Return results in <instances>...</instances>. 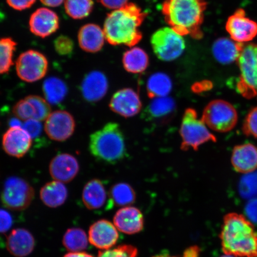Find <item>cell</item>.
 I'll return each mask as SVG.
<instances>
[{"instance_id":"cell-1","label":"cell","mask_w":257,"mask_h":257,"mask_svg":"<svg viewBox=\"0 0 257 257\" xmlns=\"http://www.w3.org/2000/svg\"><path fill=\"white\" fill-rule=\"evenodd\" d=\"M147 14L134 3L114 10L106 17L103 31L105 40L112 46L133 47L142 39L140 30Z\"/></svg>"},{"instance_id":"cell-2","label":"cell","mask_w":257,"mask_h":257,"mask_svg":"<svg viewBox=\"0 0 257 257\" xmlns=\"http://www.w3.org/2000/svg\"><path fill=\"white\" fill-rule=\"evenodd\" d=\"M225 254L257 256V232L251 221L243 215L231 213L224 217L220 234Z\"/></svg>"},{"instance_id":"cell-3","label":"cell","mask_w":257,"mask_h":257,"mask_svg":"<svg viewBox=\"0 0 257 257\" xmlns=\"http://www.w3.org/2000/svg\"><path fill=\"white\" fill-rule=\"evenodd\" d=\"M207 7L205 0H165L162 13L167 23L177 33L200 40L203 37L201 27Z\"/></svg>"},{"instance_id":"cell-4","label":"cell","mask_w":257,"mask_h":257,"mask_svg":"<svg viewBox=\"0 0 257 257\" xmlns=\"http://www.w3.org/2000/svg\"><path fill=\"white\" fill-rule=\"evenodd\" d=\"M89 149L92 155L102 162L114 164L123 160L126 149L119 125L110 122L93 133L90 136Z\"/></svg>"},{"instance_id":"cell-5","label":"cell","mask_w":257,"mask_h":257,"mask_svg":"<svg viewBox=\"0 0 257 257\" xmlns=\"http://www.w3.org/2000/svg\"><path fill=\"white\" fill-rule=\"evenodd\" d=\"M236 63L240 72L237 90L247 99L257 98V44H243Z\"/></svg>"},{"instance_id":"cell-6","label":"cell","mask_w":257,"mask_h":257,"mask_svg":"<svg viewBox=\"0 0 257 257\" xmlns=\"http://www.w3.org/2000/svg\"><path fill=\"white\" fill-rule=\"evenodd\" d=\"M180 135L182 138L181 149L197 151L202 145L216 142V137L209 131L202 118L198 117L197 111L193 108L186 109L183 115Z\"/></svg>"},{"instance_id":"cell-7","label":"cell","mask_w":257,"mask_h":257,"mask_svg":"<svg viewBox=\"0 0 257 257\" xmlns=\"http://www.w3.org/2000/svg\"><path fill=\"white\" fill-rule=\"evenodd\" d=\"M202 119L211 130L225 133L236 126L238 114L230 102L223 99H215L205 107Z\"/></svg>"},{"instance_id":"cell-8","label":"cell","mask_w":257,"mask_h":257,"mask_svg":"<svg viewBox=\"0 0 257 257\" xmlns=\"http://www.w3.org/2000/svg\"><path fill=\"white\" fill-rule=\"evenodd\" d=\"M151 44L156 56L164 62L178 59L186 47L183 36L169 27L161 28L154 32Z\"/></svg>"},{"instance_id":"cell-9","label":"cell","mask_w":257,"mask_h":257,"mask_svg":"<svg viewBox=\"0 0 257 257\" xmlns=\"http://www.w3.org/2000/svg\"><path fill=\"white\" fill-rule=\"evenodd\" d=\"M34 195V188L27 181L17 176H11L5 182L2 201L6 208L22 211L30 206Z\"/></svg>"},{"instance_id":"cell-10","label":"cell","mask_w":257,"mask_h":257,"mask_svg":"<svg viewBox=\"0 0 257 257\" xmlns=\"http://www.w3.org/2000/svg\"><path fill=\"white\" fill-rule=\"evenodd\" d=\"M16 73L23 81L33 83L47 75L48 61L44 54L30 50L21 54L16 62Z\"/></svg>"},{"instance_id":"cell-11","label":"cell","mask_w":257,"mask_h":257,"mask_svg":"<svg viewBox=\"0 0 257 257\" xmlns=\"http://www.w3.org/2000/svg\"><path fill=\"white\" fill-rule=\"evenodd\" d=\"M226 30L231 39L237 43H250L257 36V23L247 17L245 10L237 9L229 16Z\"/></svg>"},{"instance_id":"cell-12","label":"cell","mask_w":257,"mask_h":257,"mask_svg":"<svg viewBox=\"0 0 257 257\" xmlns=\"http://www.w3.org/2000/svg\"><path fill=\"white\" fill-rule=\"evenodd\" d=\"M13 112L21 120L34 119L43 121L51 113V108L46 99L31 95L19 100L13 108Z\"/></svg>"},{"instance_id":"cell-13","label":"cell","mask_w":257,"mask_h":257,"mask_svg":"<svg viewBox=\"0 0 257 257\" xmlns=\"http://www.w3.org/2000/svg\"><path fill=\"white\" fill-rule=\"evenodd\" d=\"M44 131L50 139L63 142L73 136L76 122L68 111L57 110L51 112L45 120Z\"/></svg>"},{"instance_id":"cell-14","label":"cell","mask_w":257,"mask_h":257,"mask_svg":"<svg viewBox=\"0 0 257 257\" xmlns=\"http://www.w3.org/2000/svg\"><path fill=\"white\" fill-rule=\"evenodd\" d=\"M32 140L30 134L22 126L10 127L3 136V149L9 156L20 159L30 150Z\"/></svg>"},{"instance_id":"cell-15","label":"cell","mask_w":257,"mask_h":257,"mask_svg":"<svg viewBox=\"0 0 257 257\" xmlns=\"http://www.w3.org/2000/svg\"><path fill=\"white\" fill-rule=\"evenodd\" d=\"M142 106L139 94L131 88L118 90L112 96L109 104L111 111L125 118L139 113Z\"/></svg>"},{"instance_id":"cell-16","label":"cell","mask_w":257,"mask_h":257,"mask_svg":"<svg viewBox=\"0 0 257 257\" xmlns=\"http://www.w3.org/2000/svg\"><path fill=\"white\" fill-rule=\"evenodd\" d=\"M29 26L30 31L35 36L45 38L59 30L60 19L55 12L41 8L37 9L31 15Z\"/></svg>"},{"instance_id":"cell-17","label":"cell","mask_w":257,"mask_h":257,"mask_svg":"<svg viewBox=\"0 0 257 257\" xmlns=\"http://www.w3.org/2000/svg\"><path fill=\"white\" fill-rule=\"evenodd\" d=\"M119 238L118 230L110 221L102 219L96 221L90 227L89 242L99 249H111Z\"/></svg>"},{"instance_id":"cell-18","label":"cell","mask_w":257,"mask_h":257,"mask_svg":"<svg viewBox=\"0 0 257 257\" xmlns=\"http://www.w3.org/2000/svg\"><path fill=\"white\" fill-rule=\"evenodd\" d=\"M78 160L71 154H60L54 157L49 165V172L52 178L62 183L71 182L79 172Z\"/></svg>"},{"instance_id":"cell-19","label":"cell","mask_w":257,"mask_h":257,"mask_svg":"<svg viewBox=\"0 0 257 257\" xmlns=\"http://www.w3.org/2000/svg\"><path fill=\"white\" fill-rule=\"evenodd\" d=\"M108 89L107 77L99 71L88 73L83 78L80 86L83 98L89 102L101 100L107 94Z\"/></svg>"},{"instance_id":"cell-20","label":"cell","mask_w":257,"mask_h":257,"mask_svg":"<svg viewBox=\"0 0 257 257\" xmlns=\"http://www.w3.org/2000/svg\"><path fill=\"white\" fill-rule=\"evenodd\" d=\"M113 223L120 232L134 234L143 230L144 219L139 209L127 206L121 208L116 212L113 218Z\"/></svg>"},{"instance_id":"cell-21","label":"cell","mask_w":257,"mask_h":257,"mask_svg":"<svg viewBox=\"0 0 257 257\" xmlns=\"http://www.w3.org/2000/svg\"><path fill=\"white\" fill-rule=\"evenodd\" d=\"M231 163L235 171L243 175L255 171L257 169V147L250 143L234 147Z\"/></svg>"},{"instance_id":"cell-22","label":"cell","mask_w":257,"mask_h":257,"mask_svg":"<svg viewBox=\"0 0 257 257\" xmlns=\"http://www.w3.org/2000/svg\"><path fill=\"white\" fill-rule=\"evenodd\" d=\"M35 240L30 231L25 229L13 230L6 239V248L16 257H25L33 251Z\"/></svg>"},{"instance_id":"cell-23","label":"cell","mask_w":257,"mask_h":257,"mask_svg":"<svg viewBox=\"0 0 257 257\" xmlns=\"http://www.w3.org/2000/svg\"><path fill=\"white\" fill-rule=\"evenodd\" d=\"M78 38L80 48L85 52L91 53L100 51L105 40L103 30L94 24L82 26L78 32Z\"/></svg>"},{"instance_id":"cell-24","label":"cell","mask_w":257,"mask_h":257,"mask_svg":"<svg viewBox=\"0 0 257 257\" xmlns=\"http://www.w3.org/2000/svg\"><path fill=\"white\" fill-rule=\"evenodd\" d=\"M176 111L174 100L169 96L153 98L146 110V117L157 123H167Z\"/></svg>"},{"instance_id":"cell-25","label":"cell","mask_w":257,"mask_h":257,"mask_svg":"<svg viewBox=\"0 0 257 257\" xmlns=\"http://www.w3.org/2000/svg\"><path fill=\"white\" fill-rule=\"evenodd\" d=\"M82 197L83 204L89 210H99L107 202V193L100 180L94 179L86 183Z\"/></svg>"},{"instance_id":"cell-26","label":"cell","mask_w":257,"mask_h":257,"mask_svg":"<svg viewBox=\"0 0 257 257\" xmlns=\"http://www.w3.org/2000/svg\"><path fill=\"white\" fill-rule=\"evenodd\" d=\"M242 44L236 43L231 38H218L215 41L212 47V53L215 59L221 64H229L236 62Z\"/></svg>"},{"instance_id":"cell-27","label":"cell","mask_w":257,"mask_h":257,"mask_svg":"<svg viewBox=\"0 0 257 257\" xmlns=\"http://www.w3.org/2000/svg\"><path fill=\"white\" fill-rule=\"evenodd\" d=\"M68 197V191L64 183L54 181L47 183L40 191V198L46 206L57 208L62 205Z\"/></svg>"},{"instance_id":"cell-28","label":"cell","mask_w":257,"mask_h":257,"mask_svg":"<svg viewBox=\"0 0 257 257\" xmlns=\"http://www.w3.org/2000/svg\"><path fill=\"white\" fill-rule=\"evenodd\" d=\"M122 62L127 72L141 73L149 67V57L142 48L133 47L124 53Z\"/></svg>"},{"instance_id":"cell-29","label":"cell","mask_w":257,"mask_h":257,"mask_svg":"<svg viewBox=\"0 0 257 257\" xmlns=\"http://www.w3.org/2000/svg\"><path fill=\"white\" fill-rule=\"evenodd\" d=\"M172 89V80L165 73H154L147 80V94L151 98L168 96Z\"/></svg>"},{"instance_id":"cell-30","label":"cell","mask_w":257,"mask_h":257,"mask_svg":"<svg viewBox=\"0 0 257 257\" xmlns=\"http://www.w3.org/2000/svg\"><path fill=\"white\" fill-rule=\"evenodd\" d=\"M136 200L134 189L126 183H118L112 186L109 192L110 205L117 206L127 207L133 204Z\"/></svg>"},{"instance_id":"cell-31","label":"cell","mask_w":257,"mask_h":257,"mask_svg":"<svg viewBox=\"0 0 257 257\" xmlns=\"http://www.w3.org/2000/svg\"><path fill=\"white\" fill-rule=\"evenodd\" d=\"M43 90L45 99L50 104H57L65 98L67 86L62 79L56 77H50L45 80Z\"/></svg>"},{"instance_id":"cell-32","label":"cell","mask_w":257,"mask_h":257,"mask_svg":"<svg viewBox=\"0 0 257 257\" xmlns=\"http://www.w3.org/2000/svg\"><path fill=\"white\" fill-rule=\"evenodd\" d=\"M88 243L87 234L80 228L69 229L63 237V245L70 252H81L87 248Z\"/></svg>"},{"instance_id":"cell-33","label":"cell","mask_w":257,"mask_h":257,"mask_svg":"<svg viewBox=\"0 0 257 257\" xmlns=\"http://www.w3.org/2000/svg\"><path fill=\"white\" fill-rule=\"evenodd\" d=\"M92 0H65L64 9L67 15L75 20L87 18L94 9Z\"/></svg>"},{"instance_id":"cell-34","label":"cell","mask_w":257,"mask_h":257,"mask_svg":"<svg viewBox=\"0 0 257 257\" xmlns=\"http://www.w3.org/2000/svg\"><path fill=\"white\" fill-rule=\"evenodd\" d=\"M17 43L12 38H0V75L9 72L14 65V53Z\"/></svg>"},{"instance_id":"cell-35","label":"cell","mask_w":257,"mask_h":257,"mask_svg":"<svg viewBox=\"0 0 257 257\" xmlns=\"http://www.w3.org/2000/svg\"><path fill=\"white\" fill-rule=\"evenodd\" d=\"M239 191L243 197L257 195V171L243 175L239 183Z\"/></svg>"},{"instance_id":"cell-36","label":"cell","mask_w":257,"mask_h":257,"mask_svg":"<svg viewBox=\"0 0 257 257\" xmlns=\"http://www.w3.org/2000/svg\"><path fill=\"white\" fill-rule=\"evenodd\" d=\"M138 249L131 245H122L116 248L103 250L97 257H137Z\"/></svg>"},{"instance_id":"cell-37","label":"cell","mask_w":257,"mask_h":257,"mask_svg":"<svg viewBox=\"0 0 257 257\" xmlns=\"http://www.w3.org/2000/svg\"><path fill=\"white\" fill-rule=\"evenodd\" d=\"M54 47L60 56H69L73 53L75 44L73 40L66 35H60L54 41Z\"/></svg>"},{"instance_id":"cell-38","label":"cell","mask_w":257,"mask_h":257,"mask_svg":"<svg viewBox=\"0 0 257 257\" xmlns=\"http://www.w3.org/2000/svg\"><path fill=\"white\" fill-rule=\"evenodd\" d=\"M242 130L246 136L257 139V107L253 108L246 115Z\"/></svg>"},{"instance_id":"cell-39","label":"cell","mask_w":257,"mask_h":257,"mask_svg":"<svg viewBox=\"0 0 257 257\" xmlns=\"http://www.w3.org/2000/svg\"><path fill=\"white\" fill-rule=\"evenodd\" d=\"M41 122L34 119L26 120L22 124V127L30 134L32 139H36L38 137H40L42 132H43V126H42Z\"/></svg>"},{"instance_id":"cell-40","label":"cell","mask_w":257,"mask_h":257,"mask_svg":"<svg viewBox=\"0 0 257 257\" xmlns=\"http://www.w3.org/2000/svg\"><path fill=\"white\" fill-rule=\"evenodd\" d=\"M14 220L11 213L4 209H0V233L8 232L12 226Z\"/></svg>"},{"instance_id":"cell-41","label":"cell","mask_w":257,"mask_h":257,"mask_svg":"<svg viewBox=\"0 0 257 257\" xmlns=\"http://www.w3.org/2000/svg\"><path fill=\"white\" fill-rule=\"evenodd\" d=\"M10 7L16 11H22L30 8L36 0H6Z\"/></svg>"},{"instance_id":"cell-42","label":"cell","mask_w":257,"mask_h":257,"mask_svg":"<svg viewBox=\"0 0 257 257\" xmlns=\"http://www.w3.org/2000/svg\"><path fill=\"white\" fill-rule=\"evenodd\" d=\"M246 212L250 219L257 223V198H253L248 202L246 207Z\"/></svg>"},{"instance_id":"cell-43","label":"cell","mask_w":257,"mask_h":257,"mask_svg":"<svg viewBox=\"0 0 257 257\" xmlns=\"http://www.w3.org/2000/svg\"><path fill=\"white\" fill-rule=\"evenodd\" d=\"M99 2L104 7L114 11L123 7L128 3V0H99Z\"/></svg>"},{"instance_id":"cell-44","label":"cell","mask_w":257,"mask_h":257,"mask_svg":"<svg viewBox=\"0 0 257 257\" xmlns=\"http://www.w3.org/2000/svg\"><path fill=\"white\" fill-rule=\"evenodd\" d=\"M201 249L197 245H193L185 250L183 257H200Z\"/></svg>"},{"instance_id":"cell-45","label":"cell","mask_w":257,"mask_h":257,"mask_svg":"<svg viewBox=\"0 0 257 257\" xmlns=\"http://www.w3.org/2000/svg\"><path fill=\"white\" fill-rule=\"evenodd\" d=\"M45 6L51 8H57L62 5L65 0H40Z\"/></svg>"},{"instance_id":"cell-46","label":"cell","mask_w":257,"mask_h":257,"mask_svg":"<svg viewBox=\"0 0 257 257\" xmlns=\"http://www.w3.org/2000/svg\"><path fill=\"white\" fill-rule=\"evenodd\" d=\"M63 257H94L89 253L84 252H70Z\"/></svg>"},{"instance_id":"cell-47","label":"cell","mask_w":257,"mask_h":257,"mask_svg":"<svg viewBox=\"0 0 257 257\" xmlns=\"http://www.w3.org/2000/svg\"><path fill=\"white\" fill-rule=\"evenodd\" d=\"M153 257H175V256H170V255H167V254H162V255L154 256Z\"/></svg>"},{"instance_id":"cell-48","label":"cell","mask_w":257,"mask_h":257,"mask_svg":"<svg viewBox=\"0 0 257 257\" xmlns=\"http://www.w3.org/2000/svg\"><path fill=\"white\" fill-rule=\"evenodd\" d=\"M220 257H236V256H234L233 255H230L225 254V253H224V255L221 256Z\"/></svg>"}]
</instances>
